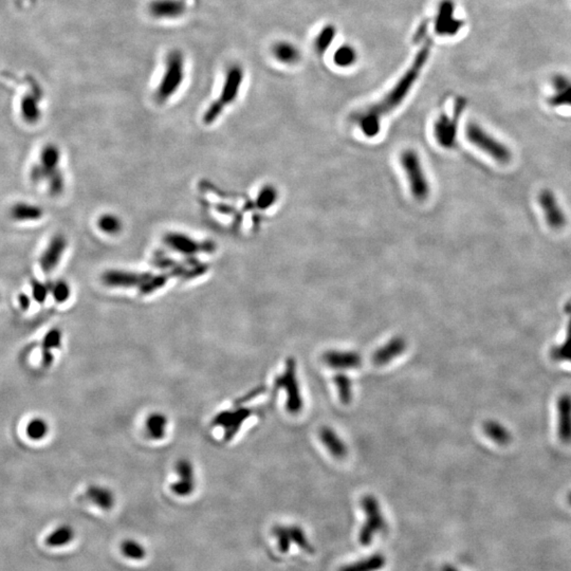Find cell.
<instances>
[{
  "label": "cell",
  "instance_id": "46",
  "mask_svg": "<svg viewBox=\"0 0 571 571\" xmlns=\"http://www.w3.org/2000/svg\"><path fill=\"white\" fill-rule=\"evenodd\" d=\"M337 384L339 387V391L341 393V397L344 402H348L350 400L351 395V383L346 377L341 376L337 378Z\"/></svg>",
  "mask_w": 571,
  "mask_h": 571
},
{
  "label": "cell",
  "instance_id": "44",
  "mask_svg": "<svg viewBox=\"0 0 571 571\" xmlns=\"http://www.w3.org/2000/svg\"><path fill=\"white\" fill-rule=\"evenodd\" d=\"M32 295L37 303H44L50 292V283H44L41 281L33 279L31 281Z\"/></svg>",
  "mask_w": 571,
  "mask_h": 571
},
{
  "label": "cell",
  "instance_id": "24",
  "mask_svg": "<svg viewBox=\"0 0 571 571\" xmlns=\"http://www.w3.org/2000/svg\"><path fill=\"white\" fill-rule=\"evenodd\" d=\"M62 344V331L59 328H52L44 337L41 343V355H43V366L49 367L52 364L55 357L52 350L59 348Z\"/></svg>",
  "mask_w": 571,
  "mask_h": 571
},
{
  "label": "cell",
  "instance_id": "23",
  "mask_svg": "<svg viewBox=\"0 0 571 571\" xmlns=\"http://www.w3.org/2000/svg\"><path fill=\"white\" fill-rule=\"evenodd\" d=\"M169 420L162 413H151L145 420L147 436L153 440H161L167 435Z\"/></svg>",
  "mask_w": 571,
  "mask_h": 571
},
{
  "label": "cell",
  "instance_id": "31",
  "mask_svg": "<svg viewBox=\"0 0 571 571\" xmlns=\"http://www.w3.org/2000/svg\"><path fill=\"white\" fill-rule=\"evenodd\" d=\"M484 431L489 438L497 444L506 445L511 441V434L507 427L494 420L487 421L484 424Z\"/></svg>",
  "mask_w": 571,
  "mask_h": 571
},
{
  "label": "cell",
  "instance_id": "37",
  "mask_svg": "<svg viewBox=\"0 0 571 571\" xmlns=\"http://www.w3.org/2000/svg\"><path fill=\"white\" fill-rule=\"evenodd\" d=\"M48 431H49L48 423L41 418L32 419L26 427V433H27L28 437L34 441H39L45 438L47 436Z\"/></svg>",
  "mask_w": 571,
  "mask_h": 571
},
{
  "label": "cell",
  "instance_id": "8",
  "mask_svg": "<svg viewBox=\"0 0 571 571\" xmlns=\"http://www.w3.org/2000/svg\"><path fill=\"white\" fill-rule=\"evenodd\" d=\"M456 7L453 0H441L435 14L434 29L439 37H452L463 27V21L455 15Z\"/></svg>",
  "mask_w": 571,
  "mask_h": 571
},
{
  "label": "cell",
  "instance_id": "14",
  "mask_svg": "<svg viewBox=\"0 0 571 571\" xmlns=\"http://www.w3.org/2000/svg\"><path fill=\"white\" fill-rule=\"evenodd\" d=\"M67 245V239L63 235L57 234L52 237L39 259V265L44 273L49 274L59 265Z\"/></svg>",
  "mask_w": 571,
  "mask_h": 571
},
{
  "label": "cell",
  "instance_id": "15",
  "mask_svg": "<svg viewBox=\"0 0 571 571\" xmlns=\"http://www.w3.org/2000/svg\"><path fill=\"white\" fill-rule=\"evenodd\" d=\"M178 480L171 485V491L177 496H189L195 490V471L187 459H180L176 465Z\"/></svg>",
  "mask_w": 571,
  "mask_h": 571
},
{
  "label": "cell",
  "instance_id": "3",
  "mask_svg": "<svg viewBox=\"0 0 571 571\" xmlns=\"http://www.w3.org/2000/svg\"><path fill=\"white\" fill-rule=\"evenodd\" d=\"M399 165L404 173L413 198L420 203L430 198L432 187L419 153L413 149H403L399 155Z\"/></svg>",
  "mask_w": 571,
  "mask_h": 571
},
{
  "label": "cell",
  "instance_id": "17",
  "mask_svg": "<svg viewBox=\"0 0 571 571\" xmlns=\"http://www.w3.org/2000/svg\"><path fill=\"white\" fill-rule=\"evenodd\" d=\"M277 383L279 386L283 387L287 391V396H288L287 407L289 411L292 413L299 412L301 407V402L297 378H295V365L293 361L288 363L285 373L277 381Z\"/></svg>",
  "mask_w": 571,
  "mask_h": 571
},
{
  "label": "cell",
  "instance_id": "9",
  "mask_svg": "<svg viewBox=\"0 0 571 571\" xmlns=\"http://www.w3.org/2000/svg\"><path fill=\"white\" fill-rule=\"evenodd\" d=\"M243 81H245V69L243 66L236 63L230 65L225 71L221 95L216 101L219 102L225 109L232 105L239 97Z\"/></svg>",
  "mask_w": 571,
  "mask_h": 571
},
{
  "label": "cell",
  "instance_id": "39",
  "mask_svg": "<svg viewBox=\"0 0 571 571\" xmlns=\"http://www.w3.org/2000/svg\"><path fill=\"white\" fill-rule=\"evenodd\" d=\"M289 532H290L291 541L292 544L297 545L299 548L306 551L307 553H315V547L310 544L304 530L299 526L289 527Z\"/></svg>",
  "mask_w": 571,
  "mask_h": 571
},
{
  "label": "cell",
  "instance_id": "38",
  "mask_svg": "<svg viewBox=\"0 0 571 571\" xmlns=\"http://www.w3.org/2000/svg\"><path fill=\"white\" fill-rule=\"evenodd\" d=\"M279 193L272 185H265L259 191L257 196L256 205L261 209H270L277 203Z\"/></svg>",
  "mask_w": 571,
  "mask_h": 571
},
{
  "label": "cell",
  "instance_id": "43",
  "mask_svg": "<svg viewBox=\"0 0 571 571\" xmlns=\"http://www.w3.org/2000/svg\"><path fill=\"white\" fill-rule=\"evenodd\" d=\"M223 111H225V107H223L219 102H217L216 100L212 102L211 105L207 107L205 115H203V123L207 124V125H211L214 122H216L217 120H218V118L221 117Z\"/></svg>",
  "mask_w": 571,
  "mask_h": 571
},
{
  "label": "cell",
  "instance_id": "21",
  "mask_svg": "<svg viewBox=\"0 0 571 571\" xmlns=\"http://www.w3.org/2000/svg\"><path fill=\"white\" fill-rule=\"evenodd\" d=\"M86 497L89 502L104 511L111 510L115 504V497L113 491L105 487L97 486V485L88 487L86 490Z\"/></svg>",
  "mask_w": 571,
  "mask_h": 571
},
{
  "label": "cell",
  "instance_id": "11",
  "mask_svg": "<svg viewBox=\"0 0 571 571\" xmlns=\"http://www.w3.org/2000/svg\"><path fill=\"white\" fill-rule=\"evenodd\" d=\"M252 409L247 407L237 406V409L223 411L219 413L213 420V425L223 427L225 430V439L229 441L230 439L234 438L235 435L238 433L243 423L249 417L252 416Z\"/></svg>",
  "mask_w": 571,
  "mask_h": 571
},
{
  "label": "cell",
  "instance_id": "29",
  "mask_svg": "<svg viewBox=\"0 0 571 571\" xmlns=\"http://www.w3.org/2000/svg\"><path fill=\"white\" fill-rule=\"evenodd\" d=\"M404 341L401 340V339H395V340L389 342L386 346L383 347L375 353L373 361L376 364H384V363L391 361V359H394L397 355H400L404 350Z\"/></svg>",
  "mask_w": 571,
  "mask_h": 571
},
{
  "label": "cell",
  "instance_id": "28",
  "mask_svg": "<svg viewBox=\"0 0 571 571\" xmlns=\"http://www.w3.org/2000/svg\"><path fill=\"white\" fill-rule=\"evenodd\" d=\"M75 530L68 525H63L59 528L52 531L47 539H46V545L51 548H57V547L66 546V545L71 543V541L75 539Z\"/></svg>",
  "mask_w": 571,
  "mask_h": 571
},
{
  "label": "cell",
  "instance_id": "47",
  "mask_svg": "<svg viewBox=\"0 0 571 571\" xmlns=\"http://www.w3.org/2000/svg\"><path fill=\"white\" fill-rule=\"evenodd\" d=\"M19 306L23 310H27V309L30 308V305H31V299H30L29 295L26 294V293H21L19 295Z\"/></svg>",
  "mask_w": 571,
  "mask_h": 571
},
{
  "label": "cell",
  "instance_id": "34",
  "mask_svg": "<svg viewBox=\"0 0 571 571\" xmlns=\"http://www.w3.org/2000/svg\"><path fill=\"white\" fill-rule=\"evenodd\" d=\"M120 550L129 560L141 561L147 556V549L135 540H125L120 545Z\"/></svg>",
  "mask_w": 571,
  "mask_h": 571
},
{
  "label": "cell",
  "instance_id": "33",
  "mask_svg": "<svg viewBox=\"0 0 571 571\" xmlns=\"http://www.w3.org/2000/svg\"><path fill=\"white\" fill-rule=\"evenodd\" d=\"M337 35L335 26L326 25L319 30L315 39V49L319 55H324L329 49Z\"/></svg>",
  "mask_w": 571,
  "mask_h": 571
},
{
  "label": "cell",
  "instance_id": "10",
  "mask_svg": "<svg viewBox=\"0 0 571 571\" xmlns=\"http://www.w3.org/2000/svg\"><path fill=\"white\" fill-rule=\"evenodd\" d=\"M61 151L55 144H47L41 153V165L32 167L31 179L33 182L41 183L49 180L52 176L59 171Z\"/></svg>",
  "mask_w": 571,
  "mask_h": 571
},
{
  "label": "cell",
  "instance_id": "18",
  "mask_svg": "<svg viewBox=\"0 0 571 571\" xmlns=\"http://www.w3.org/2000/svg\"><path fill=\"white\" fill-rule=\"evenodd\" d=\"M558 435L565 444L571 443V396L568 394L559 398Z\"/></svg>",
  "mask_w": 571,
  "mask_h": 571
},
{
  "label": "cell",
  "instance_id": "20",
  "mask_svg": "<svg viewBox=\"0 0 571 571\" xmlns=\"http://www.w3.org/2000/svg\"><path fill=\"white\" fill-rule=\"evenodd\" d=\"M271 55L281 65H297L301 61V51L297 45L288 41H279L271 47Z\"/></svg>",
  "mask_w": 571,
  "mask_h": 571
},
{
  "label": "cell",
  "instance_id": "16",
  "mask_svg": "<svg viewBox=\"0 0 571 571\" xmlns=\"http://www.w3.org/2000/svg\"><path fill=\"white\" fill-rule=\"evenodd\" d=\"M540 205L544 212L547 223L553 229H561L566 223L564 212L559 205L556 196L550 191H543L540 195Z\"/></svg>",
  "mask_w": 571,
  "mask_h": 571
},
{
  "label": "cell",
  "instance_id": "25",
  "mask_svg": "<svg viewBox=\"0 0 571 571\" xmlns=\"http://www.w3.org/2000/svg\"><path fill=\"white\" fill-rule=\"evenodd\" d=\"M386 565V559L381 553L362 559L358 562L345 565L339 571H379Z\"/></svg>",
  "mask_w": 571,
  "mask_h": 571
},
{
  "label": "cell",
  "instance_id": "48",
  "mask_svg": "<svg viewBox=\"0 0 571 571\" xmlns=\"http://www.w3.org/2000/svg\"><path fill=\"white\" fill-rule=\"evenodd\" d=\"M442 571H459L458 569L455 568L454 566H451V565H445L443 566Z\"/></svg>",
  "mask_w": 571,
  "mask_h": 571
},
{
  "label": "cell",
  "instance_id": "32",
  "mask_svg": "<svg viewBox=\"0 0 571 571\" xmlns=\"http://www.w3.org/2000/svg\"><path fill=\"white\" fill-rule=\"evenodd\" d=\"M358 61V52L353 46L345 45L337 48L333 53V63L341 68H349Z\"/></svg>",
  "mask_w": 571,
  "mask_h": 571
},
{
  "label": "cell",
  "instance_id": "45",
  "mask_svg": "<svg viewBox=\"0 0 571 571\" xmlns=\"http://www.w3.org/2000/svg\"><path fill=\"white\" fill-rule=\"evenodd\" d=\"M49 183V191L52 196H59L63 193L64 187H65V179H64L63 174L61 171H57L55 175L52 176L48 180Z\"/></svg>",
  "mask_w": 571,
  "mask_h": 571
},
{
  "label": "cell",
  "instance_id": "35",
  "mask_svg": "<svg viewBox=\"0 0 571 571\" xmlns=\"http://www.w3.org/2000/svg\"><path fill=\"white\" fill-rule=\"evenodd\" d=\"M97 227L105 234L117 235L122 231L123 223L117 215L104 214L97 221Z\"/></svg>",
  "mask_w": 571,
  "mask_h": 571
},
{
  "label": "cell",
  "instance_id": "4",
  "mask_svg": "<svg viewBox=\"0 0 571 571\" xmlns=\"http://www.w3.org/2000/svg\"><path fill=\"white\" fill-rule=\"evenodd\" d=\"M466 107V101L459 99L455 103L452 113H442L435 120L433 125V135L443 149H453L456 144L457 131H458L459 119Z\"/></svg>",
  "mask_w": 571,
  "mask_h": 571
},
{
  "label": "cell",
  "instance_id": "42",
  "mask_svg": "<svg viewBox=\"0 0 571 571\" xmlns=\"http://www.w3.org/2000/svg\"><path fill=\"white\" fill-rule=\"evenodd\" d=\"M167 281H169V275L153 274L151 275V279L147 281V283L142 286L141 288L139 289V291L142 293V294H151V293L155 292V291L162 288L163 286L167 283Z\"/></svg>",
  "mask_w": 571,
  "mask_h": 571
},
{
  "label": "cell",
  "instance_id": "12",
  "mask_svg": "<svg viewBox=\"0 0 571 571\" xmlns=\"http://www.w3.org/2000/svg\"><path fill=\"white\" fill-rule=\"evenodd\" d=\"M151 273L127 270H109L102 275L104 285L115 288H141L151 277Z\"/></svg>",
  "mask_w": 571,
  "mask_h": 571
},
{
  "label": "cell",
  "instance_id": "7",
  "mask_svg": "<svg viewBox=\"0 0 571 571\" xmlns=\"http://www.w3.org/2000/svg\"><path fill=\"white\" fill-rule=\"evenodd\" d=\"M165 245L175 252L187 256L199 254V253H212L216 249L215 243L209 241H198L191 238L189 235L177 232L167 233L163 237Z\"/></svg>",
  "mask_w": 571,
  "mask_h": 571
},
{
  "label": "cell",
  "instance_id": "49",
  "mask_svg": "<svg viewBox=\"0 0 571 571\" xmlns=\"http://www.w3.org/2000/svg\"><path fill=\"white\" fill-rule=\"evenodd\" d=\"M567 502H568V504L571 506V492L569 493L568 496H567Z\"/></svg>",
  "mask_w": 571,
  "mask_h": 571
},
{
  "label": "cell",
  "instance_id": "41",
  "mask_svg": "<svg viewBox=\"0 0 571 571\" xmlns=\"http://www.w3.org/2000/svg\"><path fill=\"white\" fill-rule=\"evenodd\" d=\"M273 535L277 539L279 551L281 553H287L290 549L292 541H291L289 527L275 526L272 530Z\"/></svg>",
  "mask_w": 571,
  "mask_h": 571
},
{
  "label": "cell",
  "instance_id": "13",
  "mask_svg": "<svg viewBox=\"0 0 571 571\" xmlns=\"http://www.w3.org/2000/svg\"><path fill=\"white\" fill-rule=\"evenodd\" d=\"M187 10V3L183 0H153L149 5V13L160 21L180 19Z\"/></svg>",
  "mask_w": 571,
  "mask_h": 571
},
{
  "label": "cell",
  "instance_id": "1",
  "mask_svg": "<svg viewBox=\"0 0 571 571\" xmlns=\"http://www.w3.org/2000/svg\"><path fill=\"white\" fill-rule=\"evenodd\" d=\"M430 55L431 43H425L413 59L412 65L387 91L386 95L355 115V124L364 137L373 139L379 135L383 119L394 113L409 97V93L418 81L425 64L429 61Z\"/></svg>",
  "mask_w": 571,
  "mask_h": 571
},
{
  "label": "cell",
  "instance_id": "5",
  "mask_svg": "<svg viewBox=\"0 0 571 571\" xmlns=\"http://www.w3.org/2000/svg\"><path fill=\"white\" fill-rule=\"evenodd\" d=\"M466 137L474 147L498 162H509L511 158L510 151L490 133L481 129L478 124H468V127H466Z\"/></svg>",
  "mask_w": 571,
  "mask_h": 571
},
{
  "label": "cell",
  "instance_id": "40",
  "mask_svg": "<svg viewBox=\"0 0 571 571\" xmlns=\"http://www.w3.org/2000/svg\"><path fill=\"white\" fill-rule=\"evenodd\" d=\"M50 292L57 303L62 304L69 299L71 295L70 286L65 281H59L55 283H50Z\"/></svg>",
  "mask_w": 571,
  "mask_h": 571
},
{
  "label": "cell",
  "instance_id": "27",
  "mask_svg": "<svg viewBox=\"0 0 571 571\" xmlns=\"http://www.w3.org/2000/svg\"><path fill=\"white\" fill-rule=\"evenodd\" d=\"M21 113L24 121L28 124H35L41 117L39 95H28L23 97L21 103Z\"/></svg>",
  "mask_w": 571,
  "mask_h": 571
},
{
  "label": "cell",
  "instance_id": "36",
  "mask_svg": "<svg viewBox=\"0 0 571 571\" xmlns=\"http://www.w3.org/2000/svg\"><path fill=\"white\" fill-rule=\"evenodd\" d=\"M321 437H322L323 442L327 445V448L329 449V451H330L333 455L342 457L346 454V448H345L344 443L341 441V439L339 438L333 431L329 430V429H324V430L322 431Z\"/></svg>",
  "mask_w": 571,
  "mask_h": 571
},
{
  "label": "cell",
  "instance_id": "6",
  "mask_svg": "<svg viewBox=\"0 0 571 571\" xmlns=\"http://www.w3.org/2000/svg\"><path fill=\"white\" fill-rule=\"evenodd\" d=\"M363 510L366 515L364 526L359 535V541L363 546H369L377 534L386 529V521L384 520L378 500L373 496H365L362 500Z\"/></svg>",
  "mask_w": 571,
  "mask_h": 571
},
{
  "label": "cell",
  "instance_id": "30",
  "mask_svg": "<svg viewBox=\"0 0 571 571\" xmlns=\"http://www.w3.org/2000/svg\"><path fill=\"white\" fill-rule=\"evenodd\" d=\"M569 315L568 327L564 343L551 349V358L554 361H568L571 362V303L567 306Z\"/></svg>",
  "mask_w": 571,
  "mask_h": 571
},
{
  "label": "cell",
  "instance_id": "22",
  "mask_svg": "<svg viewBox=\"0 0 571 571\" xmlns=\"http://www.w3.org/2000/svg\"><path fill=\"white\" fill-rule=\"evenodd\" d=\"M12 218L15 221L27 223V221H37L43 217L44 211L39 205H31L28 203H19L11 207Z\"/></svg>",
  "mask_w": 571,
  "mask_h": 571
},
{
  "label": "cell",
  "instance_id": "2",
  "mask_svg": "<svg viewBox=\"0 0 571 571\" xmlns=\"http://www.w3.org/2000/svg\"><path fill=\"white\" fill-rule=\"evenodd\" d=\"M187 75V59L180 49H173L165 59V69L155 91L157 103L165 104L180 91Z\"/></svg>",
  "mask_w": 571,
  "mask_h": 571
},
{
  "label": "cell",
  "instance_id": "19",
  "mask_svg": "<svg viewBox=\"0 0 571 571\" xmlns=\"http://www.w3.org/2000/svg\"><path fill=\"white\" fill-rule=\"evenodd\" d=\"M553 95L549 99V104L559 106H570L571 107V79L564 75H556L551 79Z\"/></svg>",
  "mask_w": 571,
  "mask_h": 571
},
{
  "label": "cell",
  "instance_id": "26",
  "mask_svg": "<svg viewBox=\"0 0 571 571\" xmlns=\"http://www.w3.org/2000/svg\"><path fill=\"white\" fill-rule=\"evenodd\" d=\"M325 362L337 368H353L360 365L361 358L357 353L333 351L325 355Z\"/></svg>",
  "mask_w": 571,
  "mask_h": 571
}]
</instances>
